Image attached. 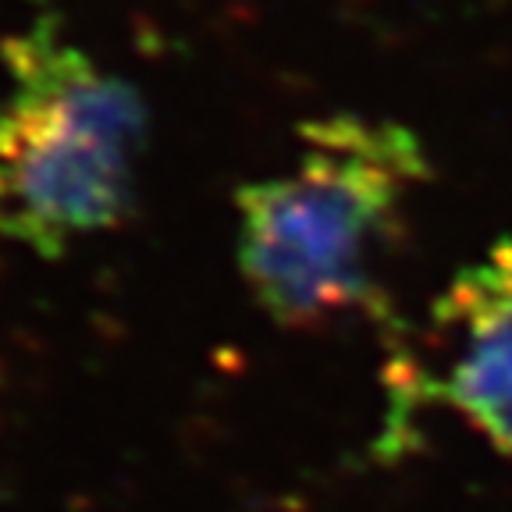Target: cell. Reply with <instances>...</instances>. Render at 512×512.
I'll list each match as a JSON object with an SVG mask.
<instances>
[{
  "mask_svg": "<svg viewBox=\"0 0 512 512\" xmlns=\"http://www.w3.org/2000/svg\"><path fill=\"white\" fill-rule=\"evenodd\" d=\"M424 178V143L399 121H306L296 160L239 192L235 253L256 306L288 328L367 310Z\"/></svg>",
  "mask_w": 512,
  "mask_h": 512,
  "instance_id": "6da1fadb",
  "label": "cell"
},
{
  "mask_svg": "<svg viewBox=\"0 0 512 512\" xmlns=\"http://www.w3.org/2000/svg\"><path fill=\"white\" fill-rule=\"evenodd\" d=\"M4 68L0 239L54 260L136 210L150 111L50 15L4 40Z\"/></svg>",
  "mask_w": 512,
  "mask_h": 512,
  "instance_id": "7a4b0ae2",
  "label": "cell"
},
{
  "mask_svg": "<svg viewBox=\"0 0 512 512\" xmlns=\"http://www.w3.org/2000/svg\"><path fill=\"white\" fill-rule=\"evenodd\" d=\"M434 392L512 459V239L456 274L434 310Z\"/></svg>",
  "mask_w": 512,
  "mask_h": 512,
  "instance_id": "3957f363",
  "label": "cell"
}]
</instances>
